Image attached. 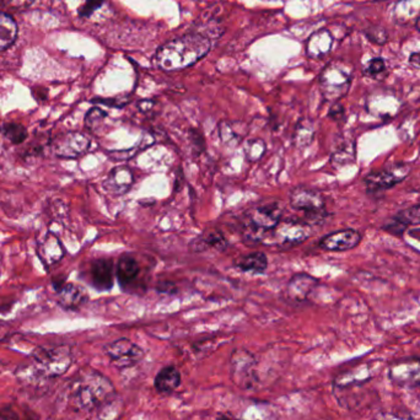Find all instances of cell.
I'll return each mask as SVG.
<instances>
[{"instance_id":"836d02e7","label":"cell","mask_w":420,"mask_h":420,"mask_svg":"<svg viewBox=\"0 0 420 420\" xmlns=\"http://www.w3.org/2000/svg\"><path fill=\"white\" fill-rule=\"evenodd\" d=\"M219 135L225 144H230V145L233 143H236L235 140H239V135L230 123L222 122L219 124Z\"/></svg>"},{"instance_id":"cb8c5ba5","label":"cell","mask_w":420,"mask_h":420,"mask_svg":"<svg viewBox=\"0 0 420 420\" xmlns=\"http://www.w3.org/2000/svg\"><path fill=\"white\" fill-rule=\"evenodd\" d=\"M18 36V26L5 12H0V51L12 46Z\"/></svg>"},{"instance_id":"44dd1931","label":"cell","mask_w":420,"mask_h":420,"mask_svg":"<svg viewBox=\"0 0 420 420\" xmlns=\"http://www.w3.org/2000/svg\"><path fill=\"white\" fill-rule=\"evenodd\" d=\"M228 246V240L224 237V235L213 230L193 240L189 244V250L192 252H205L208 248H215L216 251H225Z\"/></svg>"},{"instance_id":"c3c4849f","label":"cell","mask_w":420,"mask_h":420,"mask_svg":"<svg viewBox=\"0 0 420 420\" xmlns=\"http://www.w3.org/2000/svg\"><path fill=\"white\" fill-rule=\"evenodd\" d=\"M417 27H418V30L420 31V18L417 20Z\"/></svg>"},{"instance_id":"ab89813d","label":"cell","mask_w":420,"mask_h":420,"mask_svg":"<svg viewBox=\"0 0 420 420\" xmlns=\"http://www.w3.org/2000/svg\"><path fill=\"white\" fill-rule=\"evenodd\" d=\"M102 4V0H88V3L82 6V16H89L91 12L97 9Z\"/></svg>"},{"instance_id":"e575fe53","label":"cell","mask_w":420,"mask_h":420,"mask_svg":"<svg viewBox=\"0 0 420 420\" xmlns=\"http://www.w3.org/2000/svg\"><path fill=\"white\" fill-rule=\"evenodd\" d=\"M366 36L370 41L377 43V45H384L387 41V32L384 27H380V26L370 27L366 31Z\"/></svg>"},{"instance_id":"7a4b0ae2","label":"cell","mask_w":420,"mask_h":420,"mask_svg":"<svg viewBox=\"0 0 420 420\" xmlns=\"http://www.w3.org/2000/svg\"><path fill=\"white\" fill-rule=\"evenodd\" d=\"M115 393V386L110 380L99 371L89 370L80 373V376L74 382L71 390V401L76 408L90 412L93 409L99 408L106 399H108Z\"/></svg>"},{"instance_id":"74e56055","label":"cell","mask_w":420,"mask_h":420,"mask_svg":"<svg viewBox=\"0 0 420 420\" xmlns=\"http://www.w3.org/2000/svg\"><path fill=\"white\" fill-rule=\"evenodd\" d=\"M1 1L6 6H9L12 9H19V10L26 9L34 3V0H1Z\"/></svg>"},{"instance_id":"484cf974","label":"cell","mask_w":420,"mask_h":420,"mask_svg":"<svg viewBox=\"0 0 420 420\" xmlns=\"http://www.w3.org/2000/svg\"><path fill=\"white\" fill-rule=\"evenodd\" d=\"M355 155V143L345 141L336 149V152H333L331 163L336 169H339V167H343L349 163H354Z\"/></svg>"},{"instance_id":"f546056e","label":"cell","mask_w":420,"mask_h":420,"mask_svg":"<svg viewBox=\"0 0 420 420\" xmlns=\"http://www.w3.org/2000/svg\"><path fill=\"white\" fill-rule=\"evenodd\" d=\"M245 420H277L275 412L266 404H256L246 410Z\"/></svg>"},{"instance_id":"8d00e7d4","label":"cell","mask_w":420,"mask_h":420,"mask_svg":"<svg viewBox=\"0 0 420 420\" xmlns=\"http://www.w3.org/2000/svg\"><path fill=\"white\" fill-rule=\"evenodd\" d=\"M328 117L332 118L333 121H340L345 117V107L339 102H334L328 112Z\"/></svg>"},{"instance_id":"3957f363","label":"cell","mask_w":420,"mask_h":420,"mask_svg":"<svg viewBox=\"0 0 420 420\" xmlns=\"http://www.w3.org/2000/svg\"><path fill=\"white\" fill-rule=\"evenodd\" d=\"M283 208L278 202H263L246 211L242 235L250 244H263L281 222Z\"/></svg>"},{"instance_id":"4dcf8cb0","label":"cell","mask_w":420,"mask_h":420,"mask_svg":"<svg viewBox=\"0 0 420 420\" xmlns=\"http://www.w3.org/2000/svg\"><path fill=\"white\" fill-rule=\"evenodd\" d=\"M398 222L404 224L407 228L410 225H420V205L409 207L407 209L401 210L395 215Z\"/></svg>"},{"instance_id":"9c48e42d","label":"cell","mask_w":420,"mask_h":420,"mask_svg":"<svg viewBox=\"0 0 420 420\" xmlns=\"http://www.w3.org/2000/svg\"><path fill=\"white\" fill-rule=\"evenodd\" d=\"M312 235L311 225L299 220H281L269 233L268 244L281 248H292L300 245Z\"/></svg>"},{"instance_id":"7c38bea8","label":"cell","mask_w":420,"mask_h":420,"mask_svg":"<svg viewBox=\"0 0 420 420\" xmlns=\"http://www.w3.org/2000/svg\"><path fill=\"white\" fill-rule=\"evenodd\" d=\"M388 377L395 385L401 387H419L420 359L410 358L392 362L388 368Z\"/></svg>"},{"instance_id":"8992f818","label":"cell","mask_w":420,"mask_h":420,"mask_svg":"<svg viewBox=\"0 0 420 420\" xmlns=\"http://www.w3.org/2000/svg\"><path fill=\"white\" fill-rule=\"evenodd\" d=\"M257 364V358L250 350L244 348L233 349L229 360L230 379L242 390L255 388L258 384Z\"/></svg>"},{"instance_id":"f6af8a7d","label":"cell","mask_w":420,"mask_h":420,"mask_svg":"<svg viewBox=\"0 0 420 420\" xmlns=\"http://www.w3.org/2000/svg\"><path fill=\"white\" fill-rule=\"evenodd\" d=\"M380 420H412V419H403V418H398V417H395V415H382Z\"/></svg>"},{"instance_id":"7402d4cb","label":"cell","mask_w":420,"mask_h":420,"mask_svg":"<svg viewBox=\"0 0 420 420\" xmlns=\"http://www.w3.org/2000/svg\"><path fill=\"white\" fill-rule=\"evenodd\" d=\"M236 268L241 272L251 275H262L268 267V258L263 252H253L250 255L240 257L235 262Z\"/></svg>"},{"instance_id":"83f0119b","label":"cell","mask_w":420,"mask_h":420,"mask_svg":"<svg viewBox=\"0 0 420 420\" xmlns=\"http://www.w3.org/2000/svg\"><path fill=\"white\" fill-rule=\"evenodd\" d=\"M315 137V127L309 119H303L298 123L294 132V143L295 145L303 149L309 146Z\"/></svg>"},{"instance_id":"4316f807","label":"cell","mask_w":420,"mask_h":420,"mask_svg":"<svg viewBox=\"0 0 420 420\" xmlns=\"http://www.w3.org/2000/svg\"><path fill=\"white\" fill-rule=\"evenodd\" d=\"M0 135L14 145L23 144V141L29 138V132L26 127L21 123L16 122L4 123L0 127Z\"/></svg>"},{"instance_id":"1f68e13d","label":"cell","mask_w":420,"mask_h":420,"mask_svg":"<svg viewBox=\"0 0 420 420\" xmlns=\"http://www.w3.org/2000/svg\"><path fill=\"white\" fill-rule=\"evenodd\" d=\"M106 117H107V113L105 111H102L99 107H93L91 110H89L85 116V127L89 130H95L101 123L104 122Z\"/></svg>"},{"instance_id":"d6986e66","label":"cell","mask_w":420,"mask_h":420,"mask_svg":"<svg viewBox=\"0 0 420 420\" xmlns=\"http://www.w3.org/2000/svg\"><path fill=\"white\" fill-rule=\"evenodd\" d=\"M140 275V266L135 257L123 255L119 257L116 267L117 279L123 290L132 286Z\"/></svg>"},{"instance_id":"7bdbcfd3","label":"cell","mask_w":420,"mask_h":420,"mask_svg":"<svg viewBox=\"0 0 420 420\" xmlns=\"http://www.w3.org/2000/svg\"><path fill=\"white\" fill-rule=\"evenodd\" d=\"M154 106H155V101H152V100H143V101H139V104H138L140 111L144 112V113L152 111Z\"/></svg>"},{"instance_id":"ee69618b","label":"cell","mask_w":420,"mask_h":420,"mask_svg":"<svg viewBox=\"0 0 420 420\" xmlns=\"http://www.w3.org/2000/svg\"><path fill=\"white\" fill-rule=\"evenodd\" d=\"M409 65L415 69H420V53H413L409 57Z\"/></svg>"},{"instance_id":"b9f144b4","label":"cell","mask_w":420,"mask_h":420,"mask_svg":"<svg viewBox=\"0 0 420 420\" xmlns=\"http://www.w3.org/2000/svg\"><path fill=\"white\" fill-rule=\"evenodd\" d=\"M65 284H67L65 275H58V277H54L52 279L53 289H54V292H58Z\"/></svg>"},{"instance_id":"e0dca14e","label":"cell","mask_w":420,"mask_h":420,"mask_svg":"<svg viewBox=\"0 0 420 420\" xmlns=\"http://www.w3.org/2000/svg\"><path fill=\"white\" fill-rule=\"evenodd\" d=\"M89 295L82 286L67 283L57 292V303L62 309L67 311H76L80 309L84 303L88 301Z\"/></svg>"},{"instance_id":"8fae6325","label":"cell","mask_w":420,"mask_h":420,"mask_svg":"<svg viewBox=\"0 0 420 420\" xmlns=\"http://www.w3.org/2000/svg\"><path fill=\"white\" fill-rule=\"evenodd\" d=\"M91 141L80 132H67L56 137L51 143L52 152L59 159H79L90 150Z\"/></svg>"},{"instance_id":"ac0fdd59","label":"cell","mask_w":420,"mask_h":420,"mask_svg":"<svg viewBox=\"0 0 420 420\" xmlns=\"http://www.w3.org/2000/svg\"><path fill=\"white\" fill-rule=\"evenodd\" d=\"M135 177L132 170L127 166H117L111 170V172L107 176L106 181L104 182L107 192L121 196L124 193L128 192L130 187L133 186Z\"/></svg>"},{"instance_id":"f1b7e54d","label":"cell","mask_w":420,"mask_h":420,"mask_svg":"<svg viewBox=\"0 0 420 420\" xmlns=\"http://www.w3.org/2000/svg\"><path fill=\"white\" fill-rule=\"evenodd\" d=\"M266 150L267 148L262 139H251L246 143V158L252 163L259 161L263 158V155L266 154Z\"/></svg>"},{"instance_id":"d4e9b609","label":"cell","mask_w":420,"mask_h":420,"mask_svg":"<svg viewBox=\"0 0 420 420\" xmlns=\"http://www.w3.org/2000/svg\"><path fill=\"white\" fill-rule=\"evenodd\" d=\"M123 413V401L115 393L99 407L100 420H118Z\"/></svg>"},{"instance_id":"9a60e30c","label":"cell","mask_w":420,"mask_h":420,"mask_svg":"<svg viewBox=\"0 0 420 420\" xmlns=\"http://www.w3.org/2000/svg\"><path fill=\"white\" fill-rule=\"evenodd\" d=\"M317 285L318 279L315 277L306 273H298L289 280L286 285V296L294 303H303L309 299Z\"/></svg>"},{"instance_id":"277c9868","label":"cell","mask_w":420,"mask_h":420,"mask_svg":"<svg viewBox=\"0 0 420 420\" xmlns=\"http://www.w3.org/2000/svg\"><path fill=\"white\" fill-rule=\"evenodd\" d=\"M73 362L71 349L68 345L56 348L40 347L34 350L29 365L23 373H27L38 379H53L60 376L70 368Z\"/></svg>"},{"instance_id":"4fadbf2b","label":"cell","mask_w":420,"mask_h":420,"mask_svg":"<svg viewBox=\"0 0 420 420\" xmlns=\"http://www.w3.org/2000/svg\"><path fill=\"white\" fill-rule=\"evenodd\" d=\"M362 239V233L355 229H343L323 236L318 246L323 251L347 252L360 245Z\"/></svg>"},{"instance_id":"f35d334b","label":"cell","mask_w":420,"mask_h":420,"mask_svg":"<svg viewBox=\"0 0 420 420\" xmlns=\"http://www.w3.org/2000/svg\"><path fill=\"white\" fill-rule=\"evenodd\" d=\"M93 104H102V105L112 106V107H123L128 104V100L126 99H95L93 100Z\"/></svg>"},{"instance_id":"2e32d148","label":"cell","mask_w":420,"mask_h":420,"mask_svg":"<svg viewBox=\"0 0 420 420\" xmlns=\"http://www.w3.org/2000/svg\"><path fill=\"white\" fill-rule=\"evenodd\" d=\"M37 255L48 270L49 267L60 262V259L65 256V246L62 245V242L59 241L57 236L48 233L43 242L37 246Z\"/></svg>"},{"instance_id":"5b68a950","label":"cell","mask_w":420,"mask_h":420,"mask_svg":"<svg viewBox=\"0 0 420 420\" xmlns=\"http://www.w3.org/2000/svg\"><path fill=\"white\" fill-rule=\"evenodd\" d=\"M289 203L292 209L305 213L310 225L323 222L327 216L325 197L309 187H295L289 194Z\"/></svg>"},{"instance_id":"52a82bcc","label":"cell","mask_w":420,"mask_h":420,"mask_svg":"<svg viewBox=\"0 0 420 420\" xmlns=\"http://www.w3.org/2000/svg\"><path fill=\"white\" fill-rule=\"evenodd\" d=\"M351 71L348 67L334 62L327 65L320 76V88L325 99L332 102L345 97L351 85Z\"/></svg>"},{"instance_id":"ffe728a7","label":"cell","mask_w":420,"mask_h":420,"mask_svg":"<svg viewBox=\"0 0 420 420\" xmlns=\"http://www.w3.org/2000/svg\"><path fill=\"white\" fill-rule=\"evenodd\" d=\"M333 45V37L329 31L320 30L311 36L306 45V53L311 58L320 59L327 56Z\"/></svg>"},{"instance_id":"ba28073f","label":"cell","mask_w":420,"mask_h":420,"mask_svg":"<svg viewBox=\"0 0 420 420\" xmlns=\"http://www.w3.org/2000/svg\"><path fill=\"white\" fill-rule=\"evenodd\" d=\"M412 171L408 163H393L386 169L371 171L364 177V185L369 193L386 192L402 183Z\"/></svg>"},{"instance_id":"bcb514c9","label":"cell","mask_w":420,"mask_h":420,"mask_svg":"<svg viewBox=\"0 0 420 420\" xmlns=\"http://www.w3.org/2000/svg\"><path fill=\"white\" fill-rule=\"evenodd\" d=\"M218 420H236V419H233V417H229V415H218Z\"/></svg>"},{"instance_id":"603a6c76","label":"cell","mask_w":420,"mask_h":420,"mask_svg":"<svg viewBox=\"0 0 420 420\" xmlns=\"http://www.w3.org/2000/svg\"><path fill=\"white\" fill-rule=\"evenodd\" d=\"M181 373L175 366H166L155 377V388L160 393H172L181 385Z\"/></svg>"},{"instance_id":"d590c367","label":"cell","mask_w":420,"mask_h":420,"mask_svg":"<svg viewBox=\"0 0 420 420\" xmlns=\"http://www.w3.org/2000/svg\"><path fill=\"white\" fill-rule=\"evenodd\" d=\"M382 229L387 231V233H392V235H396V236H402L404 231L407 230V226L402 224L401 222H398L396 218L393 216L392 219H390L388 222H386L385 225L382 226Z\"/></svg>"},{"instance_id":"30bf717a","label":"cell","mask_w":420,"mask_h":420,"mask_svg":"<svg viewBox=\"0 0 420 420\" xmlns=\"http://www.w3.org/2000/svg\"><path fill=\"white\" fill-rule=\"evenodd\" d=\"M106 355L110 358L112 364L119 370L132 368L141 362L145 351L139 345L127 338L117 339L105 347Z\"/></svg>"},{"instance_id":"d6a6232c","label":"cell","mask_w":420,"mask_h":420,"mask_svg":"<svg viewBox=\"0 0 420 420\" xmlns=\"http://www.w3.org/2000/svg\"><path fill=\"white\" fill-rule=\"evenodd\" d=\"M385 60L382 58H373L365 67L364 74L369 78H379L385 73Z\"/></svg>"},{"instance_id":"5bb4252c","label":"cell","mask_w":420,"mask_h":420,"mask_svg":"<svg viewBox=\"0 0 420 420\" xmlns=\"http://www.w3.org/2000/svg\"><path fill=\"white\" fill-rule=\"evenodd\" d=\"M90 284L97 292L111 290L115 283V263L111 258H97L90 263Z\"/></svg>"},{"instance_id":"7dc6e473","label":"cell","mask_w":420,"mask_h":420,"mask_svg":"<svg viewBox=\"0 0 420 420\" xmlns=\"http://www.w3.org/2000/svg\"><path fill=\"white\" fill-rule=\"evenodd\" d=\"M410 235H412V236H415V237H417V239H420V229H418V230H415V231H410Z\"/></svg>"},{"instance_id":"60d3db41","label":"cell","mask_w":420,"mask_h":420,"mask_svg":"<svg viewBox=\"0 0 420 420\" xmlns=\"http://www.w3.org/2000/svg\"><path fill=\"white\" fill-rule=\"evenodd\" d=\"M156 290L159 292H161V294H175L177 292V289H176V286L172 284V283H169V281H161V283H159V285L156 286Z\"/></svg>"},{"instance_id":"6da1fadb","label":"cell","mask_w":420,"mask_h":420,"mask_svg":"<svg viewBox=\"0 0 420 420\" xmlns=\"http://www.w3.org/2000/svg\"><path fill=\"white\" fill-rule=\"evenodd\" d=\"M209 38L199 34L182 36L163 45L156 54V62L163 70L176 71L196 65L210 51Z\"/></svg>"}]
</instances>
